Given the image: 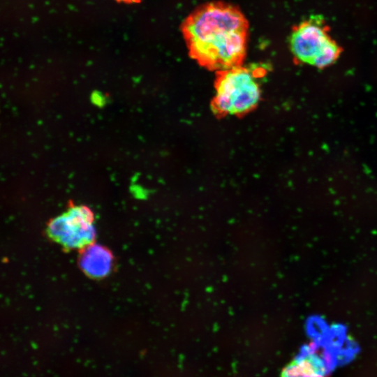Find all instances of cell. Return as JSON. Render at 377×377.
I'll return each instance as SVG.
<instances>
[{
  "label": "cell",
  "instance_id": "obj_6",
  "mask_svg": "<svg viewBox=\"0 0 377 377\" xmlns=\"http://www.w3.org/2000/svg\"><path fill=\"white\" fill-rule=\"evenodd\" d=\"M281 377H327L323 362L313 355L293 360L283 369Z\"/></svg>",
  "mask_w": 377,
  "mask_h": 377
},
{
  "label": "cell",
  "instance_id": "obj_7",
  "mask_svg": "<svg viewBox=\"0 0 377 377\" xmlns=\"http://www.w3.org/2000/svg\"><path fill=\"white\" fill-rule=\"evenodd\" d=\"M118 1H122L131 2V1H137V0H118Z\"/></svg>",
  "mask_w": 377,
  "mask_h": 377
},
{
  "label": "cell",
  "instance_id": "obj_4",
  "mask_svg": "<svg viewBox=\"0 0 377 377\" xmlns=\"http://www.w3.org/2000/svg\"><path fill=\"white\" fill-rule=\"evenodd\" d=\"M94 213L88 207L72 205L50 221L47 233L51 239L67 249H82L94 242Z\"/></svg>",
  "mask_w": 377,
  "mask_h": 377
},
{
  "label": "cell",
  "instance_id": "obj_3",
  "mask_svg": "<svg viewBox=\"0 0 377 377\" xmlns=\"http://www.w3.org/2000/svg\"><path fill=\"white\" fill-rule=\"evenodd\" d=\"M289 45L297 61L318 68L333 64L341 51L329 34L324 20L318 16H312L297 24L291 31Z\"/></svg>",
  "mask_w": 377,
  "mask_h": 377
},
{
  "label": "cell",
  "instance_id": "obj_2",
  "mask_svg": "<svg viewBox=\"0 0 377 377\" xmlns=\"http://www.w3.org/2000/svg\"><path fill=\"white\" fill-rule=\"evenodd\" d=\"M212 102L219 116L244 115L258 105L261 91L253 73L242 66L216 72Z\"/></svg>",
  "mask_w": 377,
  "mask_h": 377
},
{
  "label": "cell",
  "instance_id": "obj_5",
  "mask_svg": "<svg viewBox=\"0 0 377 377\" xmlns=\"http://www.w3.org/2000/svg\"><path fill=\"white\" fill-rule=\"evenodd\" d=\"M113 256L106 247L91 243L82 249L79 264L83 272L93 278H103L112 269Z\"/></svg>",
  "mask_w": 377,
  "mask_h": 377
},
{
  "label": "cell",
  "instance_id": "obj_1",
  "mask_svg": "<svg viewBox=\"0 0 377 377\" xmlns=\"http://www.w3.org/2000/svg\"><path fill=\"white\" fill-rule=\"evenodd\" d=\"M249 29V22L237 6L218 1L198 6L181 25L191 58L216 72L242 66Z\"/></svg>",
  "mask_w": 377,
  "mask_h": 377
}]
</instances>
